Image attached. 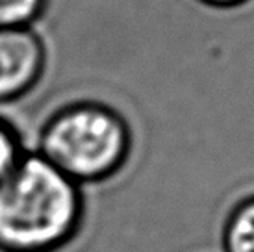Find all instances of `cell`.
Wrapping results in <instances>:
<instances>
[{
	"label": "cell",
	"instance_id": "1",
	"mask_svg": "<svg viewBox=\"0 0 254 252\" xmlns=\"http://www.w3.org/2000/svg\"><path fill=\"white\" fill-rule=\"evenodd\" d=\"M82 186L36 150L0 182V252H60L84 224Z\"/></svg>",
	"mask_w": 254,
	"mask_h": 252
},
{
	"label": "cell",
	"instance_id": "2",
	"mask_svg": "<svg viewBox=\"0 0 254 252\" xmlns=\"http://www.w3.org/2000/svg\"><path fill=\"white\" fill-rule=\"evenodd\" d=\"M130 148L132 133L119 112L97 100H72L43 123L36 152L84 188L117 175Z\"/></svg>",
	"mask_w": 254,
	"mask_h": 252
},
{
	"label": "cell",
	"instance_id": "3",
	"mask_svg": "<svg viewBox=\"0 0 254 252\" xmlns=\"http://www.w3.org/2000/svg\"><path fill=\"white\" fill-rule=\"evenodd\" d=\"M47 63L49 49L39 30H0V104L17 102L34 91Z\"/></svg>",
	"mask_w": 254,
	"mask_h": 252
},
{
	"label": "cell",
	"instance_id": "4",
	"mask_svg": "<svg viewBox=\"0 0 254 252\" xmlns=\"http://www.w3.org/2000/svg\"><path fill=\"white\" fill-rule=\"evenodd\" d=\"M225 252H254V198L241 202L226 221Z\"/></svg>",
	"mask_w": 254,
	"mask_h": 252
},
{
	"label": "cell",
	"instance_id": "5",
	"mask_svg": "<svg viewBox=\"0 0 254 252\" xmlns=\"http://www.w3.org/2000/svg\"><path fill=\"white\" fill-rule=\"evenodd\" d=\"M47 9V0H0V30L32 28Z\"/></svg>",
	"mask_w": 254,
	"mask_h": 252
},
{
	"label": "cell",
	"instance_id": "6",
	"mask_svg": "<svg viewBox=\"0 0 254 252\" xmlns=\"http://www.w3.org/2000/svg\"><path fill=\"white\" fill-rule=\"evenodd\" d=\"M26 152L28 150L24 148L17 126L0 115V182H4L13 173Z\"/></svg>",
	"mask_w": 254,
	"mask_h": 252
},
{
	"label": "cell",
	"instance_id": "7",
	"mask_svg": "<svg viewBox=\"0 0 254 252\" xmlns=\"http://www.w3.org/2000/svg\"><path fill=\"white\" fill-rule=\"evenodd\" d=\"M206 4H210L212 7H238L241 4H245L247 0H202Z\"/></svg>",
	"mask_w": 254,
	"mask_h": 252
}]
</instances>
